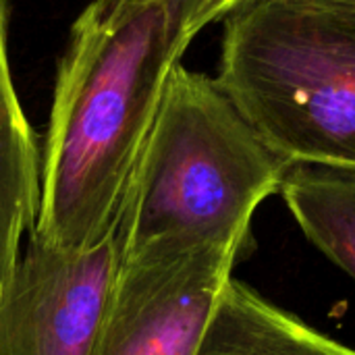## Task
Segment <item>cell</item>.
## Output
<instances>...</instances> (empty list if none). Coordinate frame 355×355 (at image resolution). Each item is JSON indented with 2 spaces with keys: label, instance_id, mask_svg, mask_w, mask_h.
<instances>
[{
  "label": "cell",
  "instance_id": "obj_7",
  "mask_svg": "<svg viewBox=\"0 0 355 355\" xmlns=\"http://www.w3.org/2000/svg\"><path fill=\"white\" fill-rule=\"evenodd\" d=\"M196 355H355L237 279L225 285Z\"/></svg>",
  "mask_w": 355,
  "mask_h": 355
},
{
  "label": "cell",
  "instance_id": "obj_2",
  "mask_svg": "<svg viewBox=\"0 0 355 355\" xmlns=\"http://www.w3.org/2000/svg\"><path fill=\"white\" fill-rule=\"evenodd\" d=\"M287 166L216 79L177 62L121 206V256L158 243H248Z\"/></svg>",
  "mask_w": 355,
  "mask_h": 355
},
{
  "label": "cell",
  "instance_id": "obj_3",
  "mask_svg": "<svg viewBox=\"0 0 355 355\" xmlns=\"http://www.w3.org/2000/svg\"><path fill=\"white\" fill-rule=\"evenodd\" d=\"M216 81L289 164L355 168V6L241 0Z\"/></svg>",
  "mask_w": 355,
  "mask_h": 355
},
{
  "label": "cell",
  "instance_id": "obj_5",
  "mask_svg": "<svg viewBox=\"0 0 355 355\" xmlns=\"http://www.w3.org/2000/svg\"><path fill=\"white\" fill-rule=\"evenodd\" d=\"M119 227L83 250L29 235L0 291V355H92L121 266Z\"/></svg>",
  "mask_w": 355,
  "mask_h": 355
},
{
  "label": "cell",
  "instance_id": "obj_6",
  "mask_svg": "<svg viewBox=\"0 0 355 355\" xmlns=\"http://www.w3.org/2000/svg\"><path fill=\"white\" fill-rule=\"evenodd\" d=\"M42 162L33 131L19 104L6 56V8L0 0V291L35 229Z\"/></svg>",
  "mask_w": 355,
  "mask_h": 355
},
{
  "label": "cell",
  "instance_id": "obj_8",
  "mask_svg": "<svg viewBox=\"0 0 355 355\" xmlns=\"http://www.w3.org/2000/svg\"><path fill=\"white\" fill-rule=\"evenodd\" d=\"M279 193L306 237L355 283V168L291 162Z\"/></svg>",
  "mask_w": 355,
  "mask_h": 355
},
{
  "label": "cell",
  "instance_id": "obj_9",
  "mask_svg": "<svg viewBox=\"0 0 355 355\" xmlns=\"http://www.w3.org/2000/svg\"><path fill=\"white\" fill-rule=\"evenodd\" d=\"M239 2L241 0H164L171 25L185 48L208 23L225 19Z\"/></svg>",
  "mask_w": 355,
  "mask_h": 355
},
{
  "label": "cell",
  "instance_id": "obj_10",
  "mask_svg": "<svg viewBox=\"0 0 355 355\" xmlns=\"http://www.w3.org/2000/svg\"><path fill=\"white\" fill-rule=\"evenodd\" d=\"M314 2H331V4H343V6H355V0H314Z\"/></svg>",
  "mask_w": 355,
  "mask_h": 355
},
{
  "label": "cell",
  "instance_id": "obj_4",
  "mask_svg": "<svg viewBox=\"0 0 355 355\" xmlns=\"http://www.w3.org/2000/svg\"><path fill=\"white\" fill-rule=\"evenodd\" d=\"M245 241L158 243L121 258L92 355H196Z\"/></svg>",
  "mask_w": 355,
  "mask_h": 355
},
{
  "label": "cell",
  "instance_id": "obj_1",
  "mask_svg": "<svg viewBox=\"0 0 355 355\" xmlns=\"http://www.w3.org/2000/svg\"><path fill=\"white\" fill-rule=\"evenodd\" d=\"M183 52L164 0H94L79 15L56 75L33 235L83 250L119 227Z\"/></svg>",
  "mask_w": 355,
  "mask_h": 355
}]
</instances>
